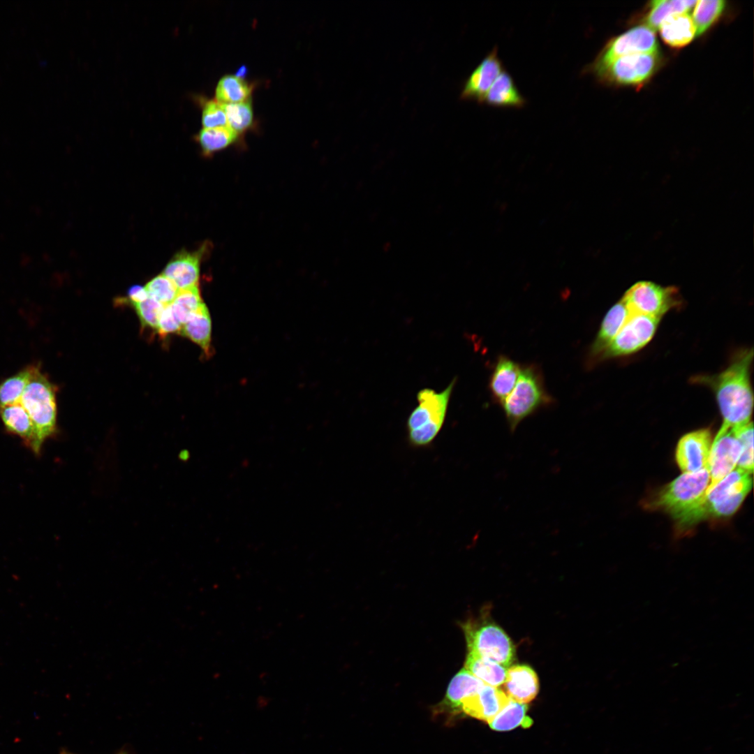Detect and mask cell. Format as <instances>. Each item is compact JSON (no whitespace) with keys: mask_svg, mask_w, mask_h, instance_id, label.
<instances>
[{"mask_svg":"<svg viewBox=\"0 0 754 754\" xmlns=\"http://www.w3.org/2000/svg\"><path fill=\"white\" fill-rule=\"evenodd\" d=\"M59 754H76V753L71 752V751H68V750H66L65 748H61L60 750V751H59Z\"/></svg>","mask_w":754,"mask_h":754,"instance_id":"obj_40","label":"cell"},{"mask_svg":"<svg viewBox=\"0 0 754 754\" xmlns=\"http://www.w3.org/2000/svg\"><path fill=\"white\" fill-rule=\"evenodd\" d=\"M145 288L149 297L163 306L172 304L179 291L173 282L163 274L150 280Z\"/></svg>","mask_w":754,"mask_h":754,"instance_id":"obj_35","label":"cell"},{"mask_svg":"<svg viewBox=\"0 0 754 754\" xmlns=\"http://www.w3.org/2000/svg\"><path fill=\"white\" fill-rule=\"evenodd\" d=\"M237 137L238 133L226 126L209 128H203L198 133L195 138L201 147L202 154L205 156H210L232 144Z\"/></svg>","mask_w":754,"mask_h":754,"instance_id":"obj_28","label":"cell"},{"mask_svg":"<svg viewBox=\"0 0 754 754\" xmlns=\"http://www.w3.org/2000/svg\"><path fill=\"white\" fill-rule=\"evenodd\" d=\"M131 304L136 311L141 325L145 327L157 330L159 317L165 306L150 297L142 302Z\"/></svg>","mask_w":754,"mask_h":754,"instance_id":"obj_36","label":"cell"},{"mask_svg":"<svg viewBox=\"0 0 754 754\" xmlns=\"http://www.w3.org/2000/svg\"><path fill=\"white\" fill-rule=\"evenodd\" d=\"M621 300L631 315L660 318L669 311L681 307L682 304L681 295L676 287H664L646 281L633 284Z\"/></svg>","mask_w":754,"mask_h":754,"instance_id":"obj_7","label":"cell"},{"mask_svg":"<svg viewBox=\"0 0 754 754\" xmlns=\"http://www.w3.org/2000/svg\"><path fill=\"white\" fill-rule=\"evenodd\" d=\"M657 52L658 46L653 30L647 26H638L611 39L585 72L593 73L620 57Z\"/></svg>","mask_w":754,"mask_h":754,"instance_id":"obj_11","label":"cell"},{"mask_svg":"<svg viewBox=\"0 0 754 754\" xmlns=\"http://www.w3.org/2000/svg\"><path fill=\"white\" fill-rule=\"evenodd\" d=\"M182 325L172 311L170 305L165 306L159 317L157 327L158 333L166 336L172 333L180 332Z\"/></svg>","mask_w":754,"mask_h":754,"instance_id":"obj_38","label":"cell"},{"mask_svg":"<svg viewBox=\"0 0 754 754\" xmlns=\"http://www.w3.org/2000/svg\"><path fill=\"white\" fill-rule=\"evenodd\" d=\"M696 2L697 1L686 0L653 1L646 17V26L655 30L666 17L674 14L687 13Z\"/></svg>","mask_w":754,"mask_h":754,"instance_id":"obj_29","label":"cell"},{"mask_svg":"<svg viewBox=\"0 0 754 754\" xmlns=\"http://www.w3.org/2000/svg\"><path fill=\"white\" fill-rule=\"evenodd\" d=\"M117 754H128V753L122 751H121V752H119V753H117Z\"/></svg>","mask_w":754,"mask_h":754,"instance_id":"obj_41","label":"cell"},{"mask_svg":"<svg viewBox=\"0 0 754 754\" xmlns=\"http://www.w3.org/2000/svg\"><path fill=\"white\" fill-rule=\"evenodd\" d=\"M203 304L197 286L178 291L170 304L172 312L183 325Z\"/></svg>","mask_w":754,"mask_h":754,"instance_id":"obj_32","label":"cell"},{"mask_svg":"<svg viewBox=\"0 0 754 754\" xmlns=\"http://www.w3.org/2000/svg\"><path fill=\"white\" fill-rule=\"evenodd\" d=\"M36 364H29L0 383V407L14 404L22 394Z\"/></svg>","mask_w":754,"mask_h":754,"instance_id":"obj_30","label":"cell"},{"mask_svg":"<svg viewBox=\"0 0 754 754\" xmlns=\"http://www.w3.org/2000/svg\"><path fill=\"white\" fill-rule=\"evenodd\" d=\"M148 297L149 295L145 288L140 286H132L128 293V301L131 304L142 302Z\"/></svg>","mask_w":754,"mask_h":754,"instance_id":"obj_39","label":"cell"},{"mask_svg":"<svg viewBox=\"0 0 754 754\" xmlns=\"http://www.w3.org/2000/svg\"><path fill=\"white\" fill-rule=\"evenodd\" d=\"M464 668L484 683L498 688L505 679L508 668L474 652H468Z\"/></svg>","mask_w":754,"mask_h":754,"instance_id":"obj_24","label":"cell"},{"mask_svg":"<svg viewBox=\"0 0 754 754\" xmlns=\"http://www.w3.org/2000/svg\"><path fill=\"white\" fill-rule=\"evenodd\" d=\"M726 6L723 0H702L694 6L693 21L696 36L704 34L721 15Z\"/></svg>","mask_w":754,"mask_h":754,"instance_id":"obj_31","label":"cell"},{"mask_svg":"<svg viewBox=\"0 0 754 754\" xmlns=\"http://www.w3.org/2000/svg\"><path fill=\"white\" fill-rule=\"evenodd\" d=\"M0 417L8 431L23 438L33 448L34 427L29 414L19 403L0 407Z\"/></svg>","mask_w":754,"mask_h":754,"instance_id":"obj_23","label":"cell"},{"mask_svg":"<svg viewBox=\"0 0 754 754\" xmlns=\"http://www.w3.org/2000/svg\"><path fill=\"white\" fill-rule=\"evenodd\" d=\"M526 704L510 700L502 710L489 722V727L496 731H509L519 726L527 728L533 724L532 719L526 715Z\"/></svg>","mask_w":754,"mask_h":754,"instance_id":"obj_26","label":"cell"},{"mask_svg":"<svg viewBox=\"0 0 754 754\" xmlns=\"http://www.w3.org/2000/svg\"><path fill=\"white\" fill-rule=\"evenodd\" d=\"M57 387L35 364L32 374L22 394L16 402L29 414L35 430L32 450L38 453L46 438L52 435L57 427Z\"/></svg>","mask_w":754,"mask_h":754,"instance_id":"obj_3","label":"cell"},{"mask_svg":"<svg viewBox=\"0 0 754 754\" xmlns=\"http://www.w3.org/2000/svg\"><path fill=\"white\" fill-rule=\"evenodd\" d=\"M251 94V87L235 75L221 77L215 89L216 100L223 104L248 101Z\"/></svg>","mask_w":754,"mask_h":754,"instance_id":"obj_27","label":"cell"},{"mask_svg":"<svg viewBox=\"0 0 754 754\" xmlns=\"http://www.w3.org/2000/svg\"><path fill=\"white\" fill-rule=\"evenodd\" d=\"M464 630L469 651L506 668L512 663L515 647L501 628L493 623H485L478 626L466 625Z\"/></svg>","mask_w":754,"mask_h":754,"instance_id":"obj_8","label":"cell"},{"mask_svg":"<svg viewBox=\"0 0 754 754\" xmlns=\"http://www.w3.org/2000/svg\"><path fill=\"white\" fill-rule=\"evenodd\" d=\"M553 398L547 392L542 376L534 364L521 367L517 383L510 394L500 404L510 431L538 409L551 405Z\"/></svg>","mask_w":754,"mask_h":754,"instance_id":"obj_5","label":"cell"},{"mask_svg":"<svg viewBox=\"0 0 754 754\" xmlns=\"http://www.w3.org/2000/svg\"><path fill=\"white\" fill-rule=\"evenodd\" d=\"M504 70L498 47L495 46L481 61L466 80L461 93L463 100H473L481 103L487 91Z\"/></svg>","mask_w":754,"mask_h":754,"instance_id":"obj_14","label":"cell"},{"mask_svg":"<svg viewBox=\"0 0 754 754\" xmlns=\"http://www.w3.org/2000/svg\"><path fill=\"white\" fill-rule=\"evenodd\" d=\"M521 371L520 365L500 355L491 372L489 387L494 402L501 404L515 387Z\"/></svg>","mask_w":754,"mask_h":754,"instance_id":"obj_20","label":"cell"},{"mask_svg":"<svg viewBox=\"0 0 754 754\" xmlns=\"http://www.w3.org/2000/svg\"><path fill=\"white\" fill-rule=\"evenodd\" d=\"M658 27L663 40L673 47L688 45L696 36L694 22L687 13L668 16Z\"/></svg>","mask_w":754,"mask_h":754,"instance_id":"obj_22","label":"cell"},{"mask_svg":"<svg viewBox=\"0 0 754 754\" xmlns=\"http://www.w3.org/2000/svg\"><path fill=\"white\" fill-rule=\"evenodd\" d=\"M510 700L501 690L485 684L477 693L461 702L459 714L462 713L488 723L502 710Z\"/></svg>","mask_w":754,"mask_h":754,"instance_id":"obj_15","label":"cell"},{"mask_svg":"<svg viewBox=\"0 0 754 754\" xmlns=\"http://www.w3.org/2000/svg\"><path fill=\"white\" fill-rule=\"evenodd\" d=\"M658 63V52L634 54L618 57L593 73L607 83L638 85L651 77Z\"/></svg>","mask_w":754,"mask_h":754,"instance_id":"obj_10","label":"cell"},{"mask_svg":"<svg viewBox=\"0 0 754 754\" xmlns=\"http://www.w3.org/2000/svg\"><path fill=\"white\" fill-rule=\"evenodd\" d=\"M741 451V443L734 428L722 424L712 441L707 468L710 482L707 492L737 467Z\"/></svg>","mask_w":754,"mask_h":754,"instance_id":"obj_12","label":"cell"},{"mask_svg":"<svg viewBox=\"0 0 754 754\" xmlns=\"http://www.w3.org/2000/svg\"><path fill=\"white\" fill-rule=\"evenodd\" d=\"M753 359V348L743 350L720 373L697 375L690 380L693 383L708 387L713 392L723 419V424L733 428L751 421L753 394L750 375Z\"/></svg>","mask_w":754,"mask_h":754,"instance_id":"obj_1","label":"cell"},{"mask_svg":"<svg viewBox=\"0 0 754 754\" xmlns=\"http://www.w3.org/2000/svg\"><path fill=\"white\" fill-rule=\"evenodd\" d=\"M709 482L708 468L683 473L649 497L644 503V508L663 512L674 519L702 498Z\"/></svg>","mask_w":754,"mask_h":754,"instance_id":"obj_6","label":"cell"},{"mask_svg":"<svg viewBox=\"0 0 754 754\" xmlns=\"http://www.w3.org/2000/svg\"><path fill=\"white\" fill-rule=\"evenodd\" d=\"M630 316L629 310L621 299L609 309L603 319L598 334L590 347L589 358L591 362H594Z\"/></svg>","mask_w":754,"mask_h":754,"instance_id":"obj_19","label":"cell"},{"mask_svg":"<svg viewBox=\"0 0 754 754\" xmlns=\"http://www.w3.org/2000/svg\"><path fill=\"white\" fill-rule=\"evenodd\" d=\"M499 108H521L526 103L511 75L505 69L494 80L481 104Z\"/></svg>","mask_w":754,"mask_h":754,"instance_id":"obj_21","label":"cell"},{"mask_svg":"<svg viewBox=\"0 0 754 754\" xmlns=\"http://www.w3.org/2000/svg\"><path fill=\"white\" fill-rule=\"evenodd\" d=\"M202 125L205 128L227 126L223 103L216 100L205 101L202 108Z\"/></svg>","mask_w":754,"mask_h":754,"instance_id":"obj_37","label":"cell"},{"mask_svg":"<svg viewBox=\"0 0 754 754\" xmlns=\"http://www.w3.org/2000/svg\"><path fill=\"white\" fill-rule=\"evenodd\" d=\"M204 246L198 251H180L165 266L163 274L170 279L179 290L197 286Z\"/></svg>","mask_w":754,"mask_h":754,"instance_id":"obj_17","label":"cell"},{"mask_svg":"<svg viewBox=\"0 0 754 754\" xmlns=\"http://www.w3.org/2000/svg\"><path fill=\"white\" fill-rule=\"evenodd\" d=\"M712 435L709 429L686 434L679 439L675 459L683 473H693L708 468Z\"/></svg>","mask_w":754,"mask_h":754,"instance_id":"obj_13","label":"cell"},{"mask_svg":"<svg viewBox=\"0 0 754 754\" xmlns=\"http://www.w3.org/2000/svg\"><path fill=\"white\" fill-rule=\"evenodd\" d=\"M485 683L465 668L461 669L451 679L443 700L436 707L435 715L449 717L459 715L461 702L477 693Z\"/></svg>","mask_w":754,"mask_h":754,"instance_id":"obj_16","label":"cell"},{"mask_svg":"<svg viewBox=\"0 0 754 754\" xmlns=\"http://www.w3.org/2000/svg\"><path fill=\"white\" fill-rule=\"evenodd\" d=\"M752 483L751 474L736 467L697 503L674 519L677 532L685 533L707 519L732 515L751 491Z\"/></svg>","mask_w":754,"mask_h":754,"instance_id":"obj_2","label":"cell"},{"mask_svg":"<svg viewBox=\"0 0 754 754\" xmlns=\"http://www.w3.org/2000/svg\"><path fill=\"white\" fill-rule=\"evenodd\" d=\"M503 684L505 695L512 700L527 704L539 690L538 678L535 671L526 665H513L507 670Z\"/></svg>","mask_w":754,"mask_h":754,"instance_id":"obj_18","label":"cell"},{"mask_svg":"<svg viewBox=\"0 0 754 754\" xmlns=\"http://www.w3.org/2000/svg\"><path fill=\"white\" fill-rule=\"evenodd\" d=\"M455 382L454 379L441 392L429 388L418 392V406L409 415L406 424L411 445L424 448L434 441L444 424Z\"/></svg>","mask_w":754,"mask_h":754,"instance_id":"obj_4","label":"cell"},{"mask_svg":"<svg viewBox=\"0 0 754 754\" xmlns=\"http://www.w3.org/2000/svg\"><path fill=\"white\" fill-rule=\"evenodd\" d=\"M223 105L227 126L237 133L245 131L251 126L253 116L250 101Z\"/></svg>","mask_w":754,"mask_h":754,"instance_id":"obj_33","label":"cell"},{"mask_svg":"<svg viewBox=\"0 0 754 754\" xmlns=\"http://www.w3.org/2000/svg\"><path fill=\"white\" fill-rule=\"evenodd\" d=\"M660 320L654 316L631 315L594 362L623 357L640 350L653 339Z\"/></svg>","mask_w":754,"mask_h":754,"instance_id":"obj_9","label":"cell"},{"mask_svg":"<svg viewBox=\"0 0 754 754\" xmlns=\"http://www.w3.org/2000/svg\"><path fill=\"white\" fill-rule=\"evenodd\" d=\"M212 322L206 305L200 308L182 325L180 334L198 344L206 353H209Z\"/></svg>","mask_w":754,"mask_h":754,"instance_id":"obj_25","label":"cell"},{"mask_svg":"<svg viewBox=\"0 0 754 754\" xmlns=\"http://www.w3.org/2000/svg\"><path fill=\"white\" fill-rule=\"evenodd\" d=\"M738 437L741 451L737 467L753 474V422L734 428Z\"/></svg>","mask_w":754,"mask_h":754,"instance_id":"obj_34","label":"cell"}]
</instances>
